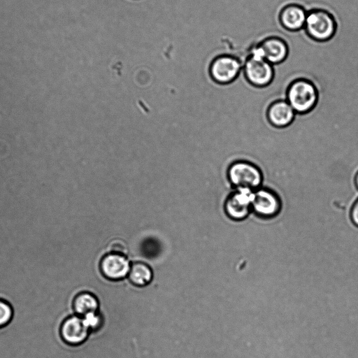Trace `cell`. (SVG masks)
Segmentation results:
<instances>
[{"instance_id": "1", "label": "cell", "mask_w": 358, "mask_h": 358, "mask_svg": "<svg viewBox=\"0 0 358 358\" xmlns=\"http://www.w3.org/2000/svg\"><path fill=\"white\" fill-rule=\"evenodd\" d=\"M317 99V90L308 80L303 78L295 80L287 88L286 100L296 113H308L315 106Z\"/></svg>"}, {"instance_id": "2", "label": "cell", "mask_w": 358, "mask_h": 358, "mask_svg": "<svg viewBox=\"0 0 358 358\" xmlns=\"http://www.w3.org/2000/svg\"><path fill=\"white\" fill-rule=\"evenodd\" d=\"M227 178L234 189L248 187L256 190L262 187L263 176L260 169L254 164L238 160L231 164L227 172Z\"/></svg>"}, {"instance_id": "3", "label": "cell", "mask_w": 358, "mask_h": 358, "mask_svg": "<svg viewBox=\"0 0 358 358\" xmlns=\"http://www.w3.org/2000/svg\"><path fill=\"white\" fill-rule=\"evenodd\" d=\"M304 29L313 40L327 41L334 35L336 23L329 12L315 8L308 11Z\"/></svg>"}, {"instance_id": "4", "label": "cell", "mask_w": 358, "mask_h": 358, "mask_svg": "<svg viewBox=\"0 0 358 358\" xmlns=\"http://www.w3.org/2000/svg\"><path fill=\"white\" fill-rule=\"evenodd\" d=\"M255 191L248 187H237L227 197L224 210L227 216L234 221L245 219L252 212Z\"/></svg>"}, {"instance_id": "5", "label": "cell", "mask_w": 358, "mask_h": 358, "mask_svg": "<svg viewBox=\"0 0 358 358\" xmlns=\"http://www.w3.org/2000/svg\"><path fill=\"white\" fill-rule=\"evenodd\" d=\"M243 69L242 62L236 57L224 55L216 57L210 67L211 78L221 85L233 82Z\"/></svg>"}, {"instance_id": "6", "label": "cell", "mask_w": 358, "mask_h": 358, "mask_svg": "<svg viewBox=\"0 0 358 358\" xmlns=\"http://www.w3.org/2000/svg\"><path fill=\"white\" fill-rule=\"evenodd\" d=\"M243 71L247 80L252 85L263 87L268 85L274 76L273 64L266 59L248 56Z\"/></svg>"}, {"instance_id": "7", "label": "cell", "mask_w": 358, "mask_h": 358, "mask_svg": "<svg viewBox=\"0 0 358 358\" xmlns=\"http://www.w3.org/2000/svg\"><path fill=\"white\" fill-rule=\"evenodd\" d=\"M280 209V199L273 191L264 187L255 191L252 206L253 213L260 217L271 218L277 215Z\"/></svg>"}, {"instance_id": "8", "label": "cell", "mask_w": 358, "mask_h": 358, "mask_svg": "<svg viewBox=\"0 0 358 358\" xmlns=\"http://www.w3.org/2000/svg\"><path fill=\"white\" fill-rule=\"evenodd\" d=\"M90 329L83 317L72 315L64 320L59 328L62 341L70 345H78L87 339Z\"/></svg>"}, {"instance_id": "9", "label": "cell", "mask_w": 358, "mask_h": 358, "mask_svg": "<svg viewBox=\"0 0 358 358\" xmlns=\"http://www.w3.org/2000/svg\"><path fill=\"white\" fill-rule=\"evenodd\" d=\"M131 265L124 255L110 252L105 255L100 263L102 274L107 278L117 280L127 276Z\"/></svg>"}, {"instance_id": "10", "label": "cell", "mask_w": 358, "mask_h": 358, "mask_svg": "<svg viewBox=\"0 0 358 358\" xmlns=\"http://www.w3.org/2000/svg\"><path fill=\"white\" fill-rule=\"evenodd\" d=\"M308 12L298 4H288L280 10L279 20L281 25L289 31L304 29Z\"/></svg>"}, {"instance_id": "11", "label": "cell", "mask_w": 358, "mask_h": 358, "mask_svg": "<svg viewBox=\"0 0 358 358\" xmlns=\"http://www.w3.org/2000/svg\"><path fill=\"white\" fill-rule=\"evenodd\" d=\"M266 115L273 126L285 127L292 123L296 112L287 100H278L269 106Z\"/></svg>"}, {"instance_id": "12", "label": "cell", "mask_w": 358, "mask_h": 358, "mask_svg": "<svg viewBox=\"0 0 358 358\" xmlns=\"http://www.w3.org/2000/svg\"><path fill=\"white\" fill-rule=\"evenodd\" d=\"M258 45L264 50L265 59L271 64L283 62L288 55V46L282 38L271 36L264 39Z\"/></svg>"}, {"instance_id": "13", "label": "cell", "mask_w": 358, "mask_h": 358, "mask_svg": "<svg viewBox=\"0 0 358 358\" xmlns=\"http://www.w3.org/2000/svg\"><path fill=\"white\" fill-rule=\"evenodd\" d=\"M99 301L92 293L84 292L78 294L73 301L74 312L80 317L87 313L97 311Z\"/></svg>"}, {"instance_id": "14", "label": "cell", "mask_w": 358, "mask_h": 358, "mask_svg": "<svg viewBox=\"0 0 358 358\" xmlns=\"http://www.w3.org/2000/svg\"><path fill=\"white\" fill-rule=\"evenodd\" d=\"M128 275L130 281L137 286H145L150 283L152 279L151 268L143 262L132 264Z\"/></svg>"}, {"instance_id": "15", "label": "cell", "mask_w": 358, "mask_h": 358, "mask_svg": "<svg viewBox=\"0 0 358 358\" xmlns=\"http://www.w3.org/2000/svg\"><path fill=\"white\" fill-rule=\"evenodd\" d=\"M13 317L12 306L4 299H0V329L7 326Z\"/></svg>"}, {"instance_id": "16", "label": "cell", "mask_w": 358, "mask_h": 358, "mask_svg": "<svg viewBox=\"0 0 358 358\" xmlns=\"http://www.w3.org/2000/svg\"><path fill=\"white\" fill-rule=\"evenodd\" d=\"M83 318L90 331L97 330L102 324V316L97 311L87 313Z\"/></svg>"}, {"instance_id": "17", "label": "cell", "mask_w": 358, "mask_h": 358, "mask_svg": "<svg viewBox=\"0 0 358 358\" xmlns=\"http://www.w3.org/2000/svg\"><path fill=\"white\" fill-rule=\"evenodd\" d=\"M350 217L352 223L358 227V198L352 204L350 211Z\"/></svg>"}, {"instance_id": "18", "label": "cell", "mask_w": 358, "mask_h": 358, "mask_svg": "<svg viewBox=\"0 0 358 358\" xmlns=\"http://www.w3.org/2000/svg\"><path fill=\"white\" fill-rule=\"evenodd\" d=\"M109 250L113 253L125 255L126 247L122 242L117 241L110 244Z\"/></svg>"}, {"instance_id": "19", "label": "cell", "mask_w": 358, "mask_h": 358, "mask_svg": "<svg viewBox=\"0 0 358 358\" xmlns=\"http://www.w3.org/2000/svg\"><path fill=\"white\" fill-rule=\"evenodd\" d=\"M355 185L358 191V171L356 173L355 176Z\"/></svg>"}]
</instances>
